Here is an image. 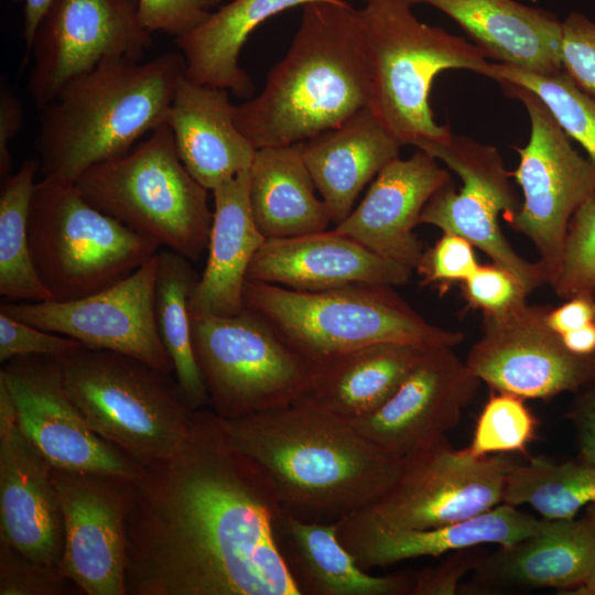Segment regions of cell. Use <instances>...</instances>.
Listing matches in <instances>:
<instances>
[{
    "label": "cell",
    "mask_w": 595,
    "mask_h": 595,
    "mask_svg": "<svg viewBox=\"0 0 595 595\" xmlns=\"http://www.w3.org/2000/svg\"><path fill=\"white\" fill-rule=\"evenodd\" d=\"M274 483L210 408L141 465L125 518L126 595H300L278 551Z\"/></svg>",
    "instance_id": "cell-1"
},
{
    "label": "cell",
    "mask_w": 595,
    "mask_h": 595,
    "mask_svg": "<svg viewBox=\"0 0 595 595\" xmlns=\"http://www.w3.org/2000/svg\"><path fill=\"white\" fill-rule=\"evenodd\" d=\"M221 420L231 443L268 472L281 508L303 521L333 523L371 505L404 466L349 421L303 401Z\"/></svg>",
    "instance_id": "cell-2"
},
{
    "label": "cell",
    "mask_w": 595,
    "mask_h": 595,
    "mask_svg": "<svg viewBox=\"0 0 595 595\" xmlns=\"http://www.w3.org/2000/svg\"><path fill=\"white\" fill-rule=\"evenodd\" d=\"M302 9L293 42L262 91L236 106V125L256 149L303 142L368 107L369 58L358 10L346 1Z\"/></svg>",
    "instance_id": "cell-3"
},
{
    "label": "cell",
    "mask_w": 595,
    "mask_h": 595,
    "mask_svg": "<svg viewBox=\"0 0 595 595\" xmlns=\"http://www.w3.org/2000/svg\"><path fill=\"white\" fill-rule=\"evenodd\" d=\"M182 54L145 63L107 58L79 75L41 109L34 148L43 177L75 183L91 165L127 154L143 134L166 125Z\"/></svg>",
    "instance_id": "cell-4"
},
{
    "label": "cell",
    "mask_w": 595,
    "mask_h": 595,
    "mask_svg": "<svg viewBox=\"0 0 595 595\" xmlns=\"http://www.w3.org/2000/svg\"><path fill=\"white\" fill-rule=\"evenodd\" d=\"M394 286L354 283L317 292L247 280L244 306L263 316L311 371L356 349L399 343L456 347L464 334L428 322Z\"/></svg>",
    "instance_id": "cell-5"
},
{
    "label": "cell",
    "mask_w": 595,
    "mask_h": 595,
    "mask_svg": "<svg viewBox=\"0 0 595 595\" xmlns=\"http://www.w3.org/2000/svg\"><path fill=\"white\" fill-rule=\"evenodd\" d=\"M407 0H371L358 10L370 69L368 108L401 145L441 142L452 132L430 106L434 78L445 69L487 75L490 63L474 43L421 22Z\"/></svg>",
    "instance_id": "cell-6"
},
{
    "label": "cell",
    "mask_w": 595,
    "mask_h": 595,
    "mask_svg": "<svg viewBox=\"0 0 595 595\" xmlns=\"http://www.w3.org/2000/svg\"><path fill=\"white\" fill-rule=\"evenodd\" d=\"M75 185L95 208L159 247L191 261L207 249L208 190L181 162L167 125L133 151L91 165Z\"/></svg>",
    "instance_id": "cell-7"
},
{
    "label": "cell",
    "mask_w": 595,
    "mask_h": 595,
    "mask_svg": "<svg viewBox=\"0 0 595 595\" xmlns=\"http://www.w3.org/2000/svg\"><path fill=\"white\" fill-rule=\"evenodd\" d=\"M57 359L69 398L101 439L140 464L181 447L193 411L172 375L126 354L85 346Z\"/></svg>",
    "instance_id": "cell-8"
},
{
    "label": "cell",
    "mask_w": 595,
    "mask_h": 595,
    "mask_svg": "<svg viewBox=\"0 0 595 595\" xmlns=\"http://www.w3.org/2000/svg\"><path fill=\"white\" fill-rule=\"evenodd\" d=\"M30 251L53 301L78 300L126 279L159 250L90 205L75 183L43 177L28 218Z\"/></svg>",
    "instance_id": "cell-9"
},
{
    "label": "cell",
    "mask_w": 595,
    "mask_h": 595,
    "mask_svg": "<svg viewBox=\"0 0 595 595\" xmlns=\"http://www.w3.org/2000/svg\"><path fill=\"white\" fill-rule=\"evenodd\" d=\"M193 350L209 408L224 420L290 405L312 371L257 312L191 314Z\"/></svg>",
    "instance_id": "cell-10"
},
{
    "label": "cell",
    "mask_w": 595,
    "mask_h": 595,
    "mask_svg": "<svg viewBox=\"0 0 595 595\" xmlns=\"http://www.w3.org/2000/svg\"><path fill=\"white\" fill-rule=\"evenodd\" d=\"M499 85L524 105L531 127L527 144L515 148L519 163L510 175L521 187L523 199L507 221L532 242L551 285L560 271L570 220L595 193V164L571 144L533 93L510 83Z\"/></svg>",
    "instance_id": "cell-11"
},
{
    "label": "cell",
    "mask_w": 595,
    "mask_h": 595,
    "mask_svg": "<svg viewBox=\"0 0 595 595\" xmlns=\"http://www.w3.org/2000/svg\"><path fill=\"white\" fill-rule=\"evenodd\" d=\"M415 147L443 162L463 183L457 192L453 182L439 190L423 208L419 225L464 237L493 263L510 272L528 294L548 284L541 263L522 258L499 227V214L509 218L521 202L498 150L453 133L444 141H422Z\"/></svg>",
    "instance_id": "cell-12"
},
{
    "label": "cell",
    "mask_w": 595,
    "mask_h": 595,
    "mask_svg": "<svg viewBox=\"0 0 595 595\" xmlns=\"http://www.w3.org/2000/svg\"><path fill=\"white\" fill-rule=\"evenodd\" d=\"M515 461L507 454L475 457L455 450L447 437L404 457L391 488L351 513L387 528L426 529L461 522L502 502Z\"/></svg>",
    "instance_id": "cell-13"
},
{
    "label": "cell",
    "mask_w": 595,
    "mask_h": 595,
    "mask_svg": "<svg viewBox=\"0 0 595 595\" xmlns=\"http://www.w3.org/2000/svg\"><path fill=\"white\" fill-rule=\"evenodd\" d=\"M549 305L528 301L499 314H483L482 334L465 359L491 391L549 400L595 381V353L570 351L547 323Z\"/></svg>",
    "instance_id": "cell-14"
},
{
    "label": "cell",
    "mask_w": 595,
    "mask_h": 595,
    "mask_svg": "<svg viewBox=\"0 0 595 595\" xmlns=\"http://www.w3.org/2000/svg\"><path fill=\"white\" fill-rule=\"evenodd\" d=\"M152 41L137 0H54L30 50L29 95L41 110L65 84L107 58L140 62Z\"/></svg>",
    "instance_id": "cell-15"
},
{
    "label": "cell",
    "mask_w": 595,
    "mask_h": 595,
    "mask_svg": "<svg viewBox=\"0 0 595 595\" xmlns=\"http://www.w3.org/2000/svg\"><path fill=\"white\" fill-rule=\"evenodd\" d=\"M156 253L126 279L88 296L64 302H4L0 312L87 348L126 354L172 375L173 363L155 318Z\"/></svg>",
    "instance_id": "cell-16"
},
{
    "label": "cell",
    "mask_w": 595,
    "mask_h": 595,
    "mask_svg": "<svg viewBox=\"0 0 595 595\" xmlns=\"http://www.w3.org/2000/svg\"><path fill=\"white\" fill-rule=\"evenodd\" d=\"M0 379L11 394L18 426L53 468L138 477L142 464L87 424L64 387L57 357H14Z\"/></svg>",
    "instance_id": "cell-17"
},
{
    "label": "cell",
    "mask_w": 595,
    "mask_h": 595,
    "mask_svg": "<svg viewBox=\"0 0 595 595\" xmlns=\"http://www.w3.org/2000/svg\"><path fill=\"white\" fill-rule=\"evenodd\" d=\"M64 519L60 573L87 595H126L125 518L132 480L52 467Z\"/></svg>",
    "instance_id": "cell-18"
},
{
    "label": "cell",
    "mask_w": 595,
    "mask_h": 595,
    "mask_svg": "<svg viewBox=\"0 0 595 595\" xmlns=\"http://www.w3.org/2000/svg\"><path fill=\"white\" fill-rule=\"evenodd\" d=\"M480 383L453 347L429 349L379 409L349 422L387 453L404 458L445 439Z\"/></svg>",
    "instance_id": "cell-19"
},
{
    "label": "cell",
    "mask_w": 595,
    "mask_h": 595,
    "mask_svg": "<svg viewBox=\"0 0 595 595\" xmlns=\"http://www.w3.org/2000/svg\"><path fill=\"white\" fill-rule=\"evenodd\" d=\"M0 537L28 559L61 561L65 530L52 465L17 424L11 394L0 379Z\"/></svg>",
    "instance_id": "cell-20"
},
{
    "label": "cell",
    "mask_w": 595,
    "mask_h": 595,
    "mask_svg": "<svg viewBox=\"0 0 595 595\" xmlns=\"http://www.w3.org/2000/svg\"><path fill=\"white\" fill-rule=\"evenodd\" d=\"M451 182L450 172L423 150L409 159L397 156L379 171L360 204L334 229L414 271L424 247L413 229L430 198Z\"/></svg>",
    "instance_id": "cell-21"
},
{
    "label": "cell",
    "mask_w": 595,
    "mask_h": 595,
    "mask_svg": "<svg viewBox=\"0 0 595 595\" xmlns=\"http://www.w3.org/2000/svg\"><path fill=\"white\" fill-rule=\"evenodd\" d=\"M412 272L333 229L267 239L250 262L247 280L317 292L354 283L400 286Z\"/></svg>",
    "instance_id": "cell-22"
},
{
    "label": "cell",
    "mask_w": 595,
    "mask_h": 595,
    "mask_svg": "<svg viewBox=\"0 0 595 595\" xmlns=\"http://www.w3.org/2000/svg\"><path fill=\"white\" fill-rule=\"evenodd\" d=\"M541 520L501 502L467 520L426 529L387 528L349 515L337 521V536L357 564L369 571L487 543L508 547L533 534Z\"/></svg>",
    "instance_id": "cell-23"
},
{
    "label": "cell",
    "mask_w": 595,
    "mask_h": 595,
    "mask_svg": "<svg viewBox=\"0 0 595 595\" xmlns=\"http://www.w3.org/2000/svg\"><path fill=\"white\" fill-rule=\"evenodd\" d=\"M595 566V513L582 519H544L530 537L482 556L474 573L478 588H556L569 594Z\"/></svg>",
    "instance_id": "cell-24"
},
{
    "label": "cell",
    "mask_w": 595,
    "mask_h": 595,
    "mask_svg": "<svg viewBox=\"0 0 595 595\" xmlns=\"http://www.w3.org/2000/svg\"><path fill=\"white\" fill-rule=\"evenodd\" d=\"M236 106L227 89L184 76L175 90L166 125L188 173L213 191L250 170L257 149L235 121Z\"/></svg>",
    "instance_id": "cell-25"
},
{
    "label": "cell",
    "mask_w": 595,
    "mask_h": 595,
    "mask_svg": "<svg viewBox=\"0 0 595 595\" xmlns=\"http://www.w3.org/2000/svg\"><path fill=\"white\" fill-rule=\"evenodd\" d=\"M452 18L488 58L524 71H562V22L551 12L515 0H407Z\"/></svg>",
    "instance_id": "cell-26"
},
{
    "label": "cell",
    "mask_w": 595,
    "mask_h": 595,
    "mask_svg": "<svg viewBox=\"0 0 595 595\" xmlns=\"http://www.w3.org/2000/svg\"><path fill=\"white\" fill-rule=\"evenodd\" d=\"M250 170L214 188L208 258L190 296L194 315L230 316L245 306L244 286L250 262L267 240L249 205Z\"/></svg>",
    "instance_id": "cell-27"
},
{
    "label": "cell",
    "mask_w": 595,
    "mask_h": 595,
    "mask_svg": "<svg viewBox=\"0 0 595 595\" xmlns=\"http://www.w3.org/2000/svg\"><path fill=\"white\" fill-rule=\"evenodd\" d=\"M273 534L300 595H410L412 574H369L339 541L337 522L303 521L281 508Z\"/></svg>",
    "instance_id": "cell-28"
},
{
    "label": "cell",
    "mask_w": 595,
    "mask_h": 595,
    "mask_svg": "<svg viewBox=\"0 0 595 595\" xmlns=\"http://www.w3.org/2000/svg\"><path fill=\"white\" fill-rule=\"evenodd\" d=\"M301 153L332 223H342L367 183L392 159L401 144L368 107L340 126L300 142Z\"/></svg>",
    "instance_id": "cell-29"
},
{
    "label": "cell",
    "mask_w": 595,
    "mask_h": 595,
    "mask_svg": "<svg viewBox=\"0 0 595 595\" xmlns=\"http://www.w3.org/2000/svg\"><path fill=\"white\" fill-rule=\"evenodd\" d=\"M424 351L378 343L347 353L313 370L310 387L298 401L347 421L366 416L396 392Z\"/></svg>",
    "instance_id": "cell-30"
},
{
    "label": "cell",
    "mask_w": 595,
    "mask_h": 595,
    "mask_svg": "<svg viewBox=\"0 0 595 595\" xmlns=\"http://www.w3.org/2000/svg\"><path fill=\"white\" fill-rule=\"evenodd\" d=\"M344 0H232L198 26L175 37L185 60V76L197 84L230 90L239 98L253 93L250 76L239 66L249 35L266 20L289 8Z\"/></svg>",
    "instance_id": "cell-31"
},
{
    "label": "cell",
    "mask_w": 595,
    "mask_h": 595,
    "mask_svg": "<svg viewBox=\"0 0 595 595\" xmlns=\"http://www.w3.org/2000/svg\"><path fill=\"white\" fill-rule=\"evenodd\" d=\"M315 190L300 143L257 149L250 167L249 205L266 239L327 230L332 220Z\"/></svg>",
    "instance_id": "cell-32"
},
{
    "label": "cell",
    "mask_w": 595,
    "mask_h": 595,
    "mask_svg": "<svg viewBox=\"0 0 595 595\" xmlns=\"http://www.w3.org/2000/svg\"><path fill=\"white\" fill-rule=\"evenodd\" d=\"M155 318L160 338L173 363L175 381L192 410L209 408V398L197 367L188 301L198 277L191 260L167 248L158 251Z\"/></svg>",
    "instance_id": "cell-33"
},
{
    "label": "cell",
    "mask_w": 595,
    "mask_h": 595,
    "mask_svg": "<svg viewBox=\"0 0 595 595\" xmlns=\"http://www.w3.org/2000/svg\"><path fill=\"white\" fill-rule=\"evenodd\" d=\"M37 171V159H26L14 174L4 177L0 188V294L12 301L51 300L36 273L28 236Z\"/></svg>",
    "instance_id": "cell-34"
},
{
    "label": "cell",
    "mask_w": 595,
    "mask_h": 595,
    "mask_svg": "<svg viewBox=\"0 0 595 595\" xmlns=\"http://www.w3.org/2000/svg\"><path fill=\"white\" fill-rule=\"evenodd\" d=\"M595 501V464L530 457L509 470L502 502L529 505L544 519H572Z\"/></svg>",
    "instance_id": "cell-35"
},
{
    "label": "cell",
    "mask_w": 595,
    "mask_h": 595,
    "mask_svg": "<svg viewBox=\"0 0 595 595\" xmlns=\"http://www.w3.org/2000/svg\"><path fill=\"white\" fill-rule=\"evenodd\" d=\"M486 77L498 84L519 85L533 93L567 137L575 140L595 164V99L563 69L554 74H540L504 63H490Z\"/></svg>",
    "instance_id": "cell-36"
},
{
    "label": "cell",
    "mask_w": 595,
    "mask_h": 595,
    "mask_svg": "<svg viewBox=\"0 0 595 595\" xmlns=\"http://www.w3.org/2000/svg\"><path fill=\"white\" fill-rule=\"evenodd\" d=\"M523 398L491 391L474 429L472 442L464 450L475 456L524 453L537 439L538 420Z\"/></svg>",
    "instance_id": "cell-37"
},
{
    "label": "cell",
    "mask_w": 595,
    "mask_h": 595,
    "mask_svg": "<svg viewBox=\"0 0 595 595\" xmlns=\"http://www.w3.org/2000/svg\"><path fill=\"white\" fill-rule=\"evenodd\" d=\"M550 286L564 300L581 293L595 294V193L570 220L560 271Z\"/></svg>",
    "instance_id": "cell-38"
},
{
    "label": "cell",
    "mask_w": 595,
    "mask_h": 595,
    "mask_svg": "<svg viewBox=\"0 0 595 595\" xmlns=\"http://www.w3.org/2000/svg\"><path fill=\"white\" fill-rule=\"evenodd\" d=\"M474 246L464 237L443 232L442 237L424 252L414 271L422 285H444L464 282L478 268Z\"/></svg>",
    "instance_id": "cell-39"
},
{
    "label": "cell",
    "mask_w": 595,
    "mask_h": 595,
    "mask_svg": "<svg viewBox=\"0 0 595 595\" xmlns=\"http://www.w3.org/2000/svg\"><path fill=\"white\" fill-rule=\"evenodd\" d=\"M58 566L44 565L22 555L6 543L0 547V594H63L67 583Z\"/></svg>",
    "instance_id": "cell-40"
},
{
    "label": "cell",
    "mask_w": 595,
    "mask_h": 595,
    "mask_svg": "<svg viewBox=\"0 0 595 595\" xmlns=\"http://www.w3.org/2000/svg\"><path fill=\"white\" fill-rule=\"evenodd\" d=\"M462 290L468 305L483 314L507 312L527 302L529 295L510 272L495 263L479 264L462 282Z\"/></svg>",
    "instance_id": "cell-41"
},
{
    "label": "cell",
    "mask_w": 595,
    "mask_h": 595,
    "mask_svg": "<svg viewBox=\"0 0 595 595\" xmlns=\"http://www.w3.org/2000/svg\"><path fill=\"white\" fill-rule=\"evenodd\" d=\"M83 345L69 337L41 329L0 312V361L14 357H63Z\"/></svg>",
    "instance_id": "cell-42"
},
{
    "label": "cell",
    "mask_w": 595,
    "mask_h": 595,
    "mask_svg": "<svg viewBox=\"0 0 595 595\" xmlns=\"http://www.w3.org/2000/svg\"><path fill=\"white\" fill-rule=\"evenodd\" d=\"M562 69L595 99V23L572 12L562 22Z\"/></svg>",
    "instance_id": "cell-43"
},
{
    "label": "cell",
    "mask_w": 595,
    "mask_h": 595,
    "mask_svg": "<svg viewBox=\"0 0 595 595\" xmlns=\"http://www.w3.org/2000/svg\"><path fill=\"white\" fill-rule=\"evenodd\" d=\"M217 0H137L142 25L152 32H163L175 37L202 24Z\"/></svg>",
    "instance_id": "cell-44"
},
{
    "label": "cell",
    "mask_w": 595,
    "mask_h": 595,
    "mask_svg": "<svg viewBox=\"0 0 595 595\" xmlns=\"http://www.w3.org/2000/svg\"><path fill=\"white\" fill-rule=\"evenodd\" d=\"M482 555L458 550L435 567L424 569L412 574L410 595H454L466 572L474 570Z\"/></svg>",
    "instance_id": "cell-45"
},
{
    "label": "cell",
    "mask_w": 595,
    "mask_h": 595,
    "mask_svg": "<svg viewBox=\"0 0 595 595\" xmlns=\"http://www.w3.org/2000/svg\"><path fill=\"white\" fill-rule=\"evenodd\" d=\"M595 322V294L581 293L566 299L556 307H550L547 323L560 335Z\"/></svg>",
    "instance_id": "cell-46"
},
{
    "label": "cell",
    "mask_w": 595,
    "mask_h": 595,
    "mask_svg": "<svg viewBox=\"0 0 595 595\" xmlns=\"http://www.w3.org/2000/svg\"><path fill=\"white\" fill-rule=\"evenodd\" d=\"M567 416L576 426L581 459L595 464V381L575 400Z\"/></svg>",
    "instance_id": "cell-47"
},
{
    "label": "cell",
    "mask_w": 595,
    "mask_h": 595,
    "mask_svg": "<svg viewBox=\"0 0 595 595\" xmlns=\"http://www.w3.org/2000/svg\"><path fill=\"white\" fill-rule=\"evenodd\" d=\"M23 123V108L20 99L8 88L0 93V175H10L12 159L10 141L18 134Z\"/></svg>",
    "instance_id": "cell-48"
},
{
    "label": "cell",
    "mask_w": 595,
    "mask_h": 595,
    "mask_svg": "<svg viewBox=\"0 0 595 595\" xmlns=\"http://www.w3.org/2000/svg\"><path fill=\"white\" fill-rule=\"evenodd\" d=\"M24 3L23 39L28 51L34 41L37 28L45 15L47 9L54 0H15Z\"/></svg>",
    "instance_id": "cell-49"
},
{
    "label": "cell",
    "mask_w": 595,
    "mask_h": 595,
    "mask_svg": "<svg viewBox=\"0 0 595 595\" xmlns=\"http://www.w3.org/2000/svg\"><path fill=\"white\" fill-rule=\"evenodd\" d=\"M565 347L576 355L595 353V322L561 335Z\"/></svg>",
    "instance_id": "cell-50"
},
{
    "label": "cell",
    "mask_w": 595,
    "mask_h": 595,
    "mask_svg": "<svg viewBox=\"0 0 595 595\" xmlns=\"http://www.w3.org/2000/svg\"><path fill=\"white\" fill-rule=\"evenodd\" d=\"M572 595H595V566L587 580L577 588L570 592Z\"/></svg>",
    "instance_id": "cell-51"
},
{
    "label": "cell",
    "mask_w": 595,
    "mask_h": 595,
    "mask_svg": "<svg viewBox=\"0 0 595 595\" xmlns=\"http://www.w3.org/2000/svg\"><path fill=\"white\" fill-rule=\"evenodd\" d=\"M588 510L595 513V501L588 505Z\"/></svg>",
    "instance_id": "cell-52"
},
{
    "label": "cell",
    "mask_w": 595,
    "mask_h": 595,
    "mask_svg": "<svg viewBox=\"0 0 595 595\" xmlns=\"http://www.w3.org/2000/svg\"><path fill=\"white\" fill-rule=\"evenodd\" d=\"M365 1H366V2H369V1H371V0H365Z\"/></svg>",
    "instance_id": "cell-53"
}]
</instances>
